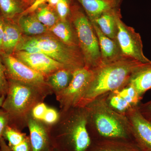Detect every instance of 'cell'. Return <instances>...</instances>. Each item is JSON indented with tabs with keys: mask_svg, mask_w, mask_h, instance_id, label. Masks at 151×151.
Masks as SVG:
<instances>
[{
	"mask_svg": "<svg viewBox=\"0 0 151 151\" xmlns=\"http://www.w3.org/2000/svg\"><path fill=\"white\" fill-rule=\"evenodd\" d=\"M144 64L124 57L93 69L92 79L76 107L84 108L99 96L126 86L133 73Z\"/></svg>",
	"mask_w": 151,
	"mask_h": 151,
	"instance_id": "1",
	"label": "cell"
},
{
	"mask_svg": "<svg viewBox=\"0 0 151 151\" xmlns=\"http://www.w3.org/2000/svg\"><path fill=\"white\" fill-rule=\"evenodd\" d=\"M59 129H49L51 147L58 151H86L92 142L85 108L74 107L60 113Z\"/></svg>",
	"mask_w": 151,
	"mask_h": 151,
	"instance_id": "2",
	"label": "cell"
},
{
	"mask_svg": "<svg viewBox=\"0 0 151 151\" xmlns=\"http://www.w3.org/2000/svg\"><path fill=\"white\" fill-rule=\"evenodd\" d=\"M107 94L99 96L86 105L88 128L92 140L120 139L132 140L129 122L126 115L109 107Z\"/></svg>",
	"mask_w": 151,
	"mask_h": 151,
	"instance_id": "3",
	"label": "cell"
},
{
	"mask_svg": "<svg viewBox=\"0 0 151 151\" xmlns=\"http://www.w3.org/2000/svg\"><path fill=\"white\" fill-rule=\"evenodd\" d=\"M17 50L43 53L73 71L85 66L84 56L79 46L68 45L50 32L23 37Z\"/></svg>",
	"mask_w": 151,
	"mask_h": 151,
	"instance_id": "4",
	"label": "cell"
},
{
	"mask_svg": "<svg viewBox=\"0 0 151 151\" xmlns=\"http://www.w3.org/2000/svg\"><path fill=\"white\" fill-rule=\"evenodd\" d=\"M9 88L2 106L10 118V123L27 124L33 108L50 94L42 89L8 79Z\"/></svg>",
	"mask_w": 151,
	"mask_h": 151,
	"instance_id": "5",
	"label": "cell"
},
{
	"mask_svg": "<svg viewBox=\"0 0 151 151\" xmlns=\"http://www.w3.org/2000/svg\"><path fill=\"white\" fill-rule=\"evenodd\" d=\"M70 19L84 56L85 67L93 70L102 65L98 39L92 22L80 6L70 5Z\"/></svg>",
	"mask_w": 151,
	"mask_h": 151,
	"instance_id": "6",
	"label": "cell"
},
{
	"mask_svg": "<svg viewBox=\"0 0 151 151\" xmlns=\"http://www.w3.org/2000/svg\"><path fill=\"white\" fill-rule=\"evenodd\" d=\"M8 80H14L42 89L49 94L52 92L47 78L15 57L12 55L2 54Z\"/></svg>",
	"mask_w": 151,
	"mask_h": 151,
	"instance_id": "7",
	"label": "cell"
},
{
	"mask_svg": "<svg viewBox=\"0 0 151 151\" xmlns=\"http://www.w3.org/2000/svg\"><path fill=\"white\" fill-rule=\"evenodd\" d=\"M92 70L85 66L73 71L68 86L62 92L55 94L61 109V113H65L76 107L92 79Z\"/></svg>",
	"mask_w": 151,
	"mask_h": 151,
	"instance_id": "8",
	"label": "cell"
},
{
	"mask_svg": "<svg viewBox=\"0 0 151 151\" xmlns=\"http://www.w3.org/2000/svg\"><path fill=\"white\" fill-rule=\"evenodd\" d=\"M118 32L116 40L123 57L132 58L143 63H151L143 52L142 38L134 29L126 24L120 17L117 21Z\"/></svg>",
	"mask_w": 151,
	"mask_h": 151,
	"instance_id": "9",
	"label": "cell"
},
{
	"mask_svg": "<svg viewBox=\"0 0 151 151\" xmlns=\"http://www.w3.org/2000/svg\"><path fill=\"white\" fill-rule=\"evenodd\" d=\"M137 107L131 108L125 114L131 127L132 139L142 151H151V122Z\"/></svg>",
	"mask_w": 151,
	"mask_h": 151,
	"instance_id": "10",
	"label": "cell"
},
{
	"mask_svg": "<svg viewBox=\"0 0 151 151\" xmlns=\"http://www.w3.org/2000/svg\"><path fill=\"white\" fill-rule=\"evenodd\" d=\"M12 55L46 78L58 70L65 68L63 64L41 52L17 50Z\"/></svg>",
	"mask_w": 151,
	"mask_h": 151,
	"instance_id": "11",
	"label": "cell"
},
{
	"mask_svg": "<svg viewBox=\"0 0 151 151\" xmlns=\"http://www.w3.org/2000/svg\"><path fill=\"white\" fill-rule=\"evenodd\" d=\"M27 125L29 130L32 151H46L50 147L49 129L44 123L34 119L30 115Z\"/></svg>",
	"mask_w": 151,
	"mask_h": 151,
	"instance_id": "12",
	"label": "cell"
},
{
	"mask_svg": "<svg viewBox=\"0 0 151 151\" xmlns=\"http://www.w3.org/2000/svg\"><path fill=\"white\" fill-rule=\"evenodd\" d=\"M92 22L98 39L102 65L115 62L124 57L116 40L105 35L97 25Z\"/></svg>",
	"mask_w": 151,
	"mask_h": 151,
	"instance_id": "13",
	"label": "cell"
},
{
	"mask_svg": "<svg viewBox=\"0 0 151 151\" xmlns=\"http://www.w3.org/2000/svg\"><path fill=\"white\" fill-rule=\"evenodd\" d=\"M86 151H142L132 140L102 139L92 140Z\"/></svg>",
	"mask_w": 151,
	"mask_h": 151,
	"instance_id": "14",
	"label": "cell"
},
{
	"mask_svg": "<svg viewBox=\"0 0 151 151\" xmlns=\"http://www.w3.org/2000/svg\"><path fill=\"white\" fill-rule=\"evenodd\" d=\"M82 6L86 15L91 22L105 12L119 8L122 0H76Z\"/></svg>",
	"mask_w": 151,
	"mask_h": 151,
	"instance_id": "15",
	"label": "cell"
},
{
	"mask_svg": "<svg viewBox=\"0 0 151 151\" xmlns=\"http://www.w3.org/2000/svg\"><path fill=\"white\" fill-rule=\"evenodd\" d=\"M20 28L15 20L5 19L2 54H13L23 37Z\"/></svg>",
	"mask_w": 151,
	"mask_h": 151,
	"instance_id": "16",
	"label": "cell"
},
{
	"mask_svg": "<svg viewBox=\"0 0 151 151\" xmlns=\"http://www.w3.org/2000/svg\"><path fill=\"white\" fill-rule=\"evenodd\" d=\"M120 17L122 16L121 9L119 8L105 12L92 22L97 25L104 35L116 40L118 32L117 21Z\"/></svg>",
	"mask_w": 151,
	"mask_h": 151,
	"instance_id": "17",
	"label": "cell"
},
{
	"mask_svg": "<svg viewBox=\"0 0 151 151\" xmlns=\"http://www.w3.org/2000/svg\"><path fill=\"white\" fill-rule=\"evenodd\" d=\"M129 84L143 97L147 91L151 89V63L141 65L132 74Z\"/></svg>",
	"mask_w": 151,
	"mask_h": 151,
	"instance_id": "18",
	"label": "cell"
},
{
	"mask_svg": "<svg viewBox=\"0 0 151 151\" xmlns=\"http://www.w3.org/2000/svg\"><path fill=\"white\" fill-rule=\"evenodd\" d=\"M17 22L26 36L41 35L49 32L48 28L38 20L34 13L22 14Z\"/></svg>",
	"mask_w": 151,
	"mask_h": 151,
	"instance_id": "19",
	"label": "cell"
},
{
	"mask_svg": "<svg viewBox=\"0 0 151 151\" xmlns=\"http://www.w3.org/2000/svg\"><path fill=\"white\" fill-rule=\"evenodd\" d=\"M49 31L63 43L70 46H79L77 35L70 19L66 21L59 20Z\"/></svg>",
	"mask_w": 151,
	"mask_h": 151,
	"instance_id": "20",
	"label": "cell"
},
{
	"mask_svg": "<svg viewBox=\"0 0 151 151\" xmlns=\"http://www.w3.org/2000/svg\"><path fill=\"white\" fill-rule=\"evenodd\" d=\"M73 72L64 68L47 77V82L55 95L62 92L68 86L72 79Z\"/></svg>",
	"mask_w": 151,
	"mask_h": 151,
	"instance_id": "21",
	"label": "cell"
},
{
	"mask_svg": "<svg viewBox=\"0 0 151 151\" xmlns=\"http://www.w3.org/2000/svg\"><path fill=\"white\" fill-rule=\"evenodd\" d=\"M25 8L22 0H0V14L6 19L14 20Z\"/></svg>",
	"mask_w": 151,
	"mask_h": 151,
	"instance_id": "22",
	"label": "cell"
},
{
	"mask_svg": "<svg viewBox=\"0 0 151 151\" xmlns=\"http://www.w3.org/2000/svg\"><path fill=\"white\" fill-rule=\"evenodd\" d=\"M35 14L38 20L47 27L50 28L59 20L55 9L45 3L41 4L35 10Z\"/></svg>",
	"mask_w": 151,
	"mask_h": 151,
	"instance_id": "23",
	"label": "cell"
},
{
	"mask_svg": "<svg viewBox=\"0 0 151 151\" xmlns=\"http://www.w3.org/2000/svg\"><path fill=\"white\" fill-rule=\"evenodd\" d=\"M106 102L110 108L120 114L125 115L132 107L116 91L107 93Z\"/></svg>",
	"mask_w": 151,
	"mask_h": 151,
	"instance_id": "24",
	"label": "cell"
},
{
	"mask_svg": "<svg viewBox=\"0 0 151 151\" xmlns=\"http://www.w3.org/2000/svg\"><path fill=\"white\" fill-rule=\"evenodd\" d=\"M27 137L25 134L22 133L18 129L10 125L6 127L3 134V138L8 141L9 148L21 144Z\"/></svg>",
	"mask_w": 151,
	"mask_h": 151,
	"instance_id": "25",
	"label": "cell"
},
{
	"mask_svg": "<svg viewBox=\"0 0 151 151\" xmlns=\"http://www.w3.org/2000/svg\"><path fill=\"white\" fill-rule=\"evenodd\" d=\"M116 91L132 107L139 106L140 104L141 100L142 99V97L139 95L134 88L129 84Z\"/></svg>",
	"mask_w": 151,
	"mask_h": 151,
	"instance_id": "26",
	"label": "cell"
},
{
	"mask_svg": "<svg viewBox=\"0 0 151 151\" xmlns=\"http://www.w3.org/2000/svg\"><path fill=\"white\" fill-rule=\"evenodd\" d=\"M55 9L60 20L66 21L69 19L70 4L68 0H60Z\"/></svg>",
	"mask_w": 151,
	"mask_h": 151,
	"instance_id": "27",
	"label": "cell"
},
{
	"mask_svg": "<svg viewBox=\"0 0 151 151\" xmlns=\"http://www.w3.org/2000/svg\"><path fill=\"white\" fill-rule=\"evenodd\" d=\"M8 88V80L6 74L5 68L0 55V97H6Z\"/></svg>",
	"mask_w": 151,
	"mask_h": 151,
	"instance_id": "28",
	"label": "cell"
},
{
	"mask_svg": "<svg viewBox=\"0 0 151 151\" xmlns=\"http://www.w3.org/2000/svg\"><path fill=\"white\" fill-rule=\"evenodd\" d=\"M60 117V113L58 111L54 108L48 107L42 122L45 125L52 126L58 122Z\"/></svg>",
	"mask_w": 151,
	"mask_h": 151,
	"instance_id": "29",
	"label": "cell"
},
{
	"mask_svg": "<svg viewBox=\"0 0 151 151\" xmlns=\"http://www.w3.org/2000/svg\"><path fill=\"white\" fill-rule=\"evenodd\" d=\"M47 108V105L43 102L38 103L32 110L31 116L34 119L42 122Z\"/></svg>",
	"mask_w": 151,
	"mask_h": 151,
	"instance_id": "30",
	"label": "cell"
},
{
	"mask_svg": "<svg viewBox=\"0 0 151 151\" xmlns=\"http://www.w3.org/2000/svg\"><path fill=\"white\" fill-rule=\"evenodd\" d=\"M10 124V118L8 113L3 109H0V140L3 138L4 131Z\"/></svg>",
	"mask_w": 151,
	"mask_h": 151,
	"instance_id": "31",
	"label": "cell"
},
{
	"mask_svg": "<svg viewBox=\"0 0 151 151\" xmlns=\"http://www.w3.org/2000/svg\"><path fill=\"white\" fill-rule=\"evenodd\" d=\"M10 149L12 151H32L29 137H27L21 144Z\"/></svg>",
	"mask_w": 151,
	"mask_h": 151,
	"instance_id": "32",
	"label": "cell"
},
{
	"mask_svg": "<svg viewBox=\"0 0 151 151\" xmlns=\"http://www.w3.org/2000/svg\"><path fill=\"white\" fill-rule=\"evenodd\" d=\"M138 107L140 112L144 116H151V100L146 103L140 104Z\"/></svg>",
	"mask_w": 151,
	"mask_h": 151,
	"instance_id": "33",
	"label": "cell"
},
{
	"mask_svg": "<svg viewBox=\"0 0 151 151\" xmlns=\"http://www.w3.org/2000/svg\"><path fill=\"white\" fill-rule=\"evenodd\" d=\"M5 19L0 14V55L2 54V42L4 31Z\"/></svg>",
	"mask_w": 151,
	"mask_h": 151,
	"instance_id": "34",
	"label": "cell"
},
{
	"mask_svg": "<svg viewBox=\"0 0 151 151\" xmlns=\"http://www.w3.org/2000/svg\"><path fill=\"white\" fill-rule=\"evenodd\" d=\"M0 151H12L9 147V146L6 144L4 139L3 138L0 140Z\"/></svg>",
	"mask_w": 151,
	"mask_h": 151,
	"instance_id": "35",
	"label": "cell"
},
{
	"mask_svg": "<svg viewBox=\"0 0 151 151\" xmlns=\"http://www.w3.org/2000/svg\"><path fill=\"white\" fill-rule=\"evenodd\" d=\"M59 1L60 0H46V2L48 3L47 4L49 5L54 9Z\"/></svg>",
	"mask_w": 151,
	"mask_h": 151,
	"instance_id": "36",
	"label": "cell"
},
{
	"mask_svg": "<svg viewBox=\"0 0 151 151\" xmlns=\"http://www.w3.org/2000/svg\"><path fill=\"white\" fill-rule=\"evenodd\" d=\"M36 1L37 0H22L26 8L27 7V6L33 3H35Z\"/></svg>",
	"mask_w": 151,
	"mask_h": 151,
	"instance_id": "37",
	"label": "cell"
},
{
	"mask_svg": "<svg viewBox=\"0 0 151 151\" xmlns=\"http://www.w3.org/2000/svg\"><path fill=\"white\" fill-rule=\"evenodd\" d=\"M5 99V97H4V96L0 97V107H2V106Z\"/></svg>",
	"mask_w": 151,
	"mask_h": 151,
	"instance_id": "38",
	"label": "cell"
},
{
	"mask_svg": "<svg viewBox=\"0 0 151 151\" xmlns=\"http://www.w3.org/2000/svg\"><path fill=\"white\" fill-rule=\"evenodd\" d=\"M149 121H150V122H151V116H145Z\"/></svg>",
	"mask_w": 151,
	"mask_h": 151,
	"instance_id": "39",
	"label": "cell"
},
{
	"mask_svg": "<svg viewBox=\"0 0 151 151\" xmlns=\"http://www.w3.org/2000/svg\"><path fill=\"white\" fill-rule=\"evenodd\" d=\"M51 149L52 151H58V150H55V149L54 148H52V147H51Z\"/></svg>",
	"mask_w": 151,
	"mask_h": 151,
	"instance_id": "40",
	"label": "cell"
},
{
	"mask_svg": "<svg viewBox=\"0 0 151 151\" xmlns=\"http://www.w3.org/2000/svg\"><path fill=\"white\" fill-rule=\"evenodd\" d=\"M46 151H52L51 150V147L49 148L48 149H47V150H46Z\"/></svg>",
	"mask_w": 151,
	"mask_h": 151,
	"instance_id": "41",
	"label": "cell"
},
{
	"mask_svg": "<svg viewBox=\"0 0 151 151\" xmlns=\"http://www.w3.org/2000/svg\"></svg>",
	"mask_w": 151,
	"mask_h": 151,
	"instance_id": "42",
	"label": "cell"
}]
</instances>
